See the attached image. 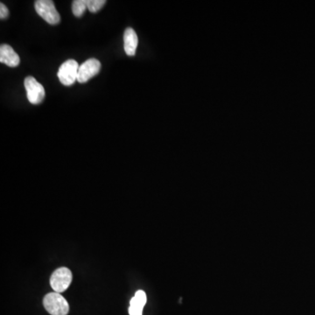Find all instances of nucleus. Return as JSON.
Returning <instances> with one entry per match:
<instances>
[{
	"mask_svg": "<svg viewBox=\"0 0 315 315\" xmlns=\"http://www.w3.org/2000/svg\"><path fill=\"white\" fill-rule=\"evenodd\" d=\"M73 276L71 271L66 267H61L52 273L50 278V285L53 291L61 293L69 288Z\"/></svg>",
	"mask_w": 315,
	"mask_h": 315,
	"instance_id": "nucleus-3",
	"label": "nucleus"
},
{
	"mask_svg": "<svg viewBox=\"0 0 315 315\" xmlns=\"http://www.w3.org/2000/svg\"><path fill=\"white\" fill-rule=\"evenodd\" d=\"M137 45H138V38L137 32L131 27H128L125 31L124 34V48L125 51L128 56H134L136 54Z\"/></svg>",
	"mask_w": 315,
	"mask_h": 315,
	"instance_id": "nucleus-8",
	"label": "nucleus"
},
{
	"mask_svg": "<svg viewBox=\"0 0 315 315\" xmlns=\"http://www.w3.org/2000/svg\"><path fill=\"white\" fill-rule=\"evenodd\" d=\"M133 298L137 303L141 305L142 307H145L146 303V294L145 291H142V290L136 291Z\"/></svg>",
	"mask_w": 315,
	"mask_h": 315,
	"instance_id": "nucleus-12",
	"label": "nucleus"
},
{
	"mask_svg": "<svg viewBox=\"0 0 315 315\" xmlns=\"http://www.w3.org/2000/svg\"><path fill=\"white\" fill-rule=\"evenodd\" d=\"M34 8L38 15L50 25H57L61 22V16L55 8L52 0H37Z\"/></svg>",
	"mask_w": 315,
	"mask_h": 315,
	"instance_id": "nucleus-2",
	"label": "nucleus"
},
{
	"mask_svg": "<svg viewBox=\"0 0 315 315\" xmlns=\"http://www.w3.org/2000/svg\"><path fill=\"white\" fill-rule=\"evenodd\" d=\"M88 1L89 0H75L72 4V12L75 16L77 18L83 15L85 11L88 8Z\"/></svg>",
	"mask_w": 315,
	"mask_h": 315,
	"instance_id": "nucleus-9",
	"label": "nucleus"
},
{
	"mask_svg": "<svg viewBox=\"0 0 315 315\" xmlns=\"http://www.w3.org/2000/svg\"><path fill=\"white\" fill-rule=\"evenodd\" d=\"M9 15V10L7 6L3 3H0V19L4 20Z\"/></svg>",
	"mask_w": 315,
	"mask_h": 315,
	"instance_id": "nucleus-13",
	"label": "nucleus"
},
{
	"mask_svg": "<svg viewBox=\"0 0 315 315\" xmlns=\"http://www.w3.org/2000/svg\"><path fill=\"white\" fill-rule=\"evenodd\" d=\"M106 4L105 0H89L88 1V9L90 12L95 13L101 10L104 5Z\"/></svg>",
	"mask_w": 315,
	"mask_h": 315,
	"instance_id": "nucleus-10",
	"label": "nucleus"
},
{
	"mask_svg": "<svg viewBox=\"0 0 315 315\" xmlns=\"http://www.w3.org/2000/svg\"><path fill=\"white\" fill-rule=\"evenodd\" d=\"M144 307H141L140 305L135 301V299L132 298L130 301L129 314L130 315H142Z\"/></svg>",
	"mask_w": 315,
	"mask_h": 315,
	"instance_id": "nucleus-11",
	"label": "nucleus"
},
{
	"mask_svg": "<svg viewBox=\"0 0 315 315\" xmlns=\"http://www.w3.org/2000/svg\"><path fill=\"white\" fill-rule=\"evenodd\" d=\"M80 65L75 60H68L61 64L58 71V78L65 86H71L77 81Z\"/></svg>",
	"mask_w": 315,
	"mask_h": 315,
	"instance_id": "nucleus-4",
	"label": "nucleus"
},
{
	"mask_svg": "<svg viewBox=\"0 0 315 315\" xmlns=\"http://www.w3.org/2000/svg\"><path fill=\"white\" fill-rule=\"evenodd\" d=\"M100 69H101V62L95 58L87 60L79 67L77 81H79L80 83L87 82L91 78L96 77L97 74L100 72Z\"/></svg>",
	"mask_w": 315,
	"mask_h": 315,
	"instance_id": "nucleus-6",
	"label": "nucleus"
},
{
	"mask_svg": "<svg viewBox=\"0 0 315 315\" xmlns=\"http://www.w3.org/2000/svg\"><path fill=\"white\" fill-rule=\"evenodd\" d=\"M25 88L28 101L32 105H40L44 100L45 89L34 77H27L24 81Z\"/></svg>",
	"mask_w": 315,
	"mask_h": 315,
	"instance_id": "nucleus-5",
	"label": "nucleus"
},
{
	"mask_svg": "<svg viewBox=\"0 0 315 315\" xmlns=\"http://www.w3.org/2000/svg\"><path fill=\"white\" fill-rule=\"evenodd\" d=\"M0 62L11 68H15L21 63V59L11 46L3 44L0 47Z\"/></svg>",
	"mask_w": 315,
	"mask_h": 315,
	"instance_id": "nucleus-7",
	"label": "nucleus"
},
{
	"mask_svg": "<svg viewBox=\"0 0 315 315\" xmlns=\"http://www.w3.org/2000/svg\"><path fill=\"white\" fill-rule=\"evenodd\" d=\"M45 309L51 315H67L69 314L68 301L59 292H50L43 299Z\"/></svg>",
	"mask_w": 315,
	"mask_h": 315,
	"instance_id": "nucleus-1",
	"label": "nucleus"
}]
</instances>
